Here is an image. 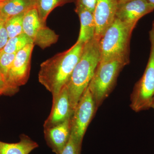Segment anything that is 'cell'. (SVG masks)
Listing matches in <instances>:
<instances>
[{
  "label": "cell",
  "instance_id": "cell-1",
  "mask_svg": "<svg viewBox=\"0 0 154 154\" xmlns=\"http://www.w3.org/2000/svg\"><path fill=\"white\" fill-rule=\"evenodd\" d=\"M85 43L76 42L70 48L59 53L40 65L39 82L52 95L58 96L66 85L79 60Z\"/></svg>",
  "mask_w": 154,
  "mask_h": 154
},
{
  "label": "cell",
  "instance_id": "cell-2",
  "mask_svg": "<svg viewBox=\"0 0 154 154\" xmlns=\"http://www.w3.org/2000/svg\"><path fill=\"white\" fill-rule=\"evenodd\" d=\"M99 41L94 38L85 43L79 60L65 85L74 111L88 88L100 61Z\"/></svg>",
  "mask_w": 154,
  "mask_h": 154
},
{
  "label": "cell",
  "instance_id": "cell-3",
  "mask_svg": "<svg viewBox=\"0 0 154 154\" xmlns=\"http://www.w3.org/2000/svg\"><path fill=\"white\" fill-rule=\"evenodd\" d=\"M135 27L116 18L99 40L100 61L121 58L130 61L131 38Z\"/></svg>",
  "mask_w": 154,
  "mask_h": 154
},
{
  "label": "cell",
  "instance_id": "cell-4",
  "mask_svg": "<svg viewBox=\"0 0 154 154\" xmlns=\"http://www.w3.org/2000/svg\"><path fill=\"white\" fill-rule=\"evenodd\" d=\"M129 62L121 58L99 61L88 87L97 108L113 91L119 75Z\"/></svg>",
  "mask_w": 154,
  "mask_h": 154
},
{
  "label": "cell",
  "instance_id": "cell-5",
  "mask_svg": "<svg viewBox=\"0 0 154 154\" xmlns=\"http://www.w3.org/2000/svg\"><path fill=\"white\" fill-rule=\"evenodd\" d=\"M151 43L148 62L142 77L135 85L131 95L130 107L136 112L151 108L154 97V31L149 33Z\"/></svg>",
  "mask_w": 154,
  "mask_h": 154
},
{
  "label": "cell",
  "instance_id": "cell-6",
  "mask_svg": "<svg viewBox=\"0 0 154 154\" xmlns=\"http://www.w3.org/2000/svg\"><path fill=\"white\" fill-rule=\"evenodd\" d=\"M97 108L87 88L75 108L71 118V136L82 147L83 138Z\"/></svg>",
  "mask_w": 154,
  "mask_h": 154
},
{
  "label": "cell",
  "instance_id": "cell-7",
  "mask_svg": "<svg viewBox=\"0 0 154 154\" xmlns=\"http://www.w3.org/2000/svg\"><path fill=\"white\" fill-rule=\"evenodd\" d=\"M23 32L33 41V44L42 49L55 44L59 36L42 23L36 7L25 13L23 19Z\"/></svg>",
  "mask_w": 154,
  "mask_h": 154
},
{
  "label": "cell",
  "instance_id": "cell-8",
  "mask_svg": "<svg viewBox=\"0 0 154 154\" xmlns=\"http://www.w3.org/2000/svg\"><path fill=\"white\" fill-rule=\"evenodd\" d=\"M34 45L33 43L28 44L16 53L7 79L11 95L17 93L19 87L25 85L29 79Z\"/></svg>",
  "mask_w": 154,
  "mask_h": 154
},
{
  "label": "cell",
  "instance_id": "cell-9",
  "mask_svg": "<svg viewBox=\"0 0 154 154\" xmlns=\"http://www.w3.org/2000/svg\"><path fill=\"white\" fill-rule=\"evenodd\" d=\"M117 0H97L94 12L96 23L94 38L100 40L116 18Z\"/></svg>",
  "mask_w": 154,
  "mask_h": 154
},
{
  "label": "cell",
  "instance_id": "cell-10",
  "mask_svg": "<svg viewBox=\"0 0 154 154\" xmlns=\"http://www.w3.org/2000/svg\"><path fill=\"white\" fill-rule=\"evenodd\" d=\"M154 10L153 6L147 0H132L118 4L116 18L122 22L136 26L141 18Z\"/></svg>",
  "mask_w": 154,
  "mask_h": 154
},
{
  "label": "cell",
  "instance_id": "cell-11",
  "mask_svg": "<svg viewBox=\"0 0 154 154\" xmlns=\"http://www.w3.org/2000/svg\"><path fill=\"white\" fill-rule=\"evenodd\" d=\"M71 118L53 126L44 128L45 139L47 145L56 154H60L68 143L71 136Z\"/></svg>",
  "mask_w": 154,
  "mask_h": 154
},
{
  "label": "cell",
  "instance_id": "cell-12",
  "mask_svg": "<svg viewBox=\"0 0 154 154\" xmlns=\"http://www.w3.org/2000/svg\"><path fill=\"white\" fill-rule=\"evenodd\" d=\"M74 110L66 86L56 98L53 99L51 111L44 122V128L53 126L71 118Z\"/></svg>",
  "mask_w": 154,
  "mask_h": 154
},
{
  "label": "cell",
  "instance_id": "cell-13",
  "mask_svg": "<svg viewBox=\"0 0 154 154\" xmlns=\"http://www.w3.org/2000/svg\"><path fill=\"white\" fill-rule=\"evenodd\" d=\"M75 11L79 16L81 23L77 42L85 43L95 36L96 23L94 13L81 6H76Z\"/></svg>",
  "mask_w": 154,
  "mask_h": 154
},
{
  "label": "cell",
  "instance_id": "cell-14",
  "mask_svg": "<svg viewBox=\"0 0 154 154\" xmlns=\"http://www.w3.org/2000/svg\"><path fill=\"white\" fill-rule=\"evenodd\" d=\"M1 3L0 18L6 21L36 7V0H7Z\"/></svg>",
  "mask_w": 154,
  "mask_h": 154
},
{
  "label": "cell",
  "instance_id": "cell-15",
  "mask_svg": "<svg viewBox=\"0 0 154 154\" xmlns=\"http://www.w3.org/2000/svg\"><path fill=\"white\" fill-rule=\"evenodd\" d=\"M38 147L36 142L27 135L22 134L19 142L16 143L0 141V154H29Z\"/></svg>",
  "mask_w": 154,
  "mask_h": 154
},
{
  "label": "cell",
  "instance_id": "cell-16",
  "mask_svg": "<svg viewBox=\"0 0 154 154\" xmlns=\"http://www.w3.org/2000/svg\"><path fill=\"white\" fill-rule=\"evenodd\" d=\"M36 8L40 20L46 24L49 14L57 7L63 6L67 3L74 2V0H36Z\"/></svg>",
  "mask_w": 154,
  "mask_h": 154
},
{
  "label": "cell",
  "instance_id": "cell-17",
  "mask_svg": "<svg viewBox=\"0 0 154 154\" xmlns=\"http://www.w3.org/2000/svg\"><path fill=\"white\" fill-rule=\"evenodd\" d=\"M31 43H33L32 40L23 33L16 37L9 38L5 46L1 51L7 53L16 54L26 45Z\"/></svg>",
  "mask_w": 154,
  "mask_h": 154
},
{
  "label": "cell",
  "instance_id": "cell-18",
  "mask_svg": "<svg viewBox=\"0 0 154 154\" xmlns=\"http://www.w3.org/2000/svg\"><path fill=\"white\" fill-rule=\"evenodd\" d=\"M25 14H19L6 21V27L9 38L21 35L23 32V19Z\"/></svg>",
  "mask_w": 154,
  "mask_h": 154
},
{
  "label": "cell",
  "instance_id": "cell-19",
  "mask_svg": "<svg viewBox=\"0 0 154 154\" xmlns=\"http://www.w3.org/2000/svg\"><path fill=\"white\" fill-rule=\"evenodd\" d=\"M16 54L0 52V72L3 75L7 82V79Z\"/></svg>",
  "mask_w": 154,
  "mask_h": 154
},
{
  "label": "cell",
  "instance_id": "cell-20",
  "mask_svg": "<svg viewBox=\"0 0 154 154\" xmlns=\"http://www.w3.org/2000/svg\"><path fill=\"white\" fill-rule=\"evenodd\" d=\"M81 150L82 148L77 144L74 140L70 136L68 143L60 154H81Z\"/></svg>",
  "mask_w": 154,
  "mask_h": 154
},
{
  "label": "cell",
  "instance_id": "cell-21",
  "mask_svg": "<svg viewBox=\"0 0 154 154\" xmlns=\"http://www.w3.org/2000/svg\"><path fill=\"white\" fill-rule=\"evenodd\" d=\"M9 38L6 27V21L0 18V52L5 46Z\"/></svg>",
  "mask_w": 154,
  "mask_h": 154
},
{
  "label": "cell",
  "instance_id": "cell-22",
  "mask_svg": "<svg viewBox=\"0 0 154 154\" xmlns=\"http://www.w3.org/2000/svg\"><path fill=\"white\" fill-rule=\"evenodd\" d=\"M97 0H74L76 6H81L94 13Z\"/></svg>",
  "mask_w": 154,
  "mask_h": 154
},
{
  "label": "cell",
  "instance_id": "cell-23",
  "mask_svg": "<svg viewBox=\"0 0 154 154\" xmlns=\"http://www.w3.org/2000/svg\"><path fill=\"white\" fill-rule=\"evenodd\" d=\"M0 91H2L3 94L5 95H11L6 80L1 72H0Z\"/></svg>",
  "mask_w": 154,
  "mask_h": 154
},
{
  "label": "cell",
  "instance_id": "cell-24",
  "mask_svg": "<svg viewBox=\"0 0 154 154\" xmlns=\"http://www.w3.org/2000/svg\"><path fill=\"white\" fill-rule=\"evenodd\" d=\"M131 1H132V0H117V2H118V4H120L127 2H129Z\"/></svg>",
  "mask_w": 154,
  "mask_h": 154
},
{
  "label": "cell",
  "instance_id": "cell-25",
  "mask_svg": "<svg viewBox=\"0 0 154 154\" xmlns=\"http://www.w3.org/2000/svg\"><path fill=\"white\" fill-rule=\"evenodd\" d=\"M147 1L154 7V0H147Z\"/></svg>",
  "mask_w": 154,
  "mask_h": 154
},
{
  "label": "cell",
  "instance_id": "cell-26",
  "mask_svg": "<svg viewBox=\"0 0 154 154\" xmlns=\"http://www.w3.org/2000/svg\"><path fill=\"white\" fill-rule=\"evenodd\" d=\"M151 108H153V109H154V97L153 99L152 102V104Z\"/></svg>",
  "mask_w": 154,
  "mask_h": 154
},
{
  "label": "cell",
  "instance_id": "cell-27",
  "mask_svg": "<svg viewBox=\"0 0 154 154\" xmlns=\"http://www.w3.org/2000/svg\"><path fill=\"white\" fill-rule=\"evenodd\" d=\"M152 29L154 30V20L153 22H152Z\"/></svg>",
  "mask_w": 154,
  "mask_h": 154
},
{
  "label": "cell",
  "instance_id": "cell-28",
  "mask_svg": "<svg viewBox=\"0 0 154 154\" xmlns=\"http://www.w3.org/2000/svg\"><path fill=\"white\" fill-rule=\"evenodd\" d=\"M6 1H7V0H0V3L3 2H5Z\"/></svg>",
  "mask_w": 154,
  "mask_h": 154
},
{
  "label": "cell",
  "instance_id": "cell-29",
  "mask_svg": "<svg viewBox=\"0 0 154 154\" xmlns=\"http://www.w3.org/2000/svg\"><path fill=\"white\" fill-rule=\"evenodd\" d=\"M1 3H0V16H1Z\"/></svg>",
  "mask_w": 154,
  "mask_h": 154
},
{
  "label": "cell",
  "instance_id": "cell-30",
  "mask_svg": "<svg viewBox=\"0 0 154 154\" xmlns=\"http://www.w3.org/2000/svg\"><path fill=\"white\" fill-rule=\"evenodd\" d=\"M2 94H3L2 92V91H0V96L2 95Z\"/></svg>",
  "mask_w": 154,
  "mask_h": 154
}]
</instances>
